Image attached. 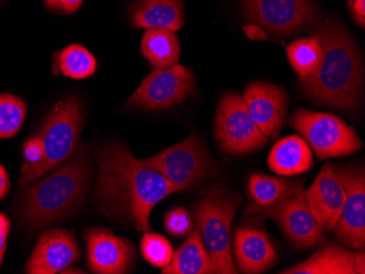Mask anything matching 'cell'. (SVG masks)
<instances>
[{
    "instance_id": "d4e9b609",
    "label": "cell",
    "mask_w": 365,
    "mask_h": 274,
    "mask_svg": "<svg viewBox=\"0 0 365 274\" xmlns=\"http://www.w3.org/2000/svg\"><path fill=\"white\" fill-rule=\"evenodd\" d=\"M287 56L300 81L315 75L323 61V50L317 38H301L287 47Z\"/></svg>"
},
{
    "instance_id": "f1b7e54d",
    "label": "cell",
    "mask_w": 365,
    "mask_h": 274,
    "mask_svg": "<svg viewBox=\"0 0 365 274\" xmlns=\"http://www.w3.org/2000/svg\"><path fill=\"white\" fill-rule=\"evenodd\" d=\"M24 155L26 159V164H36L40 162L44 155L42 141L38 137L29 139L24 146Z\"/></svg>"
},
{
    "instance_id": "8fae6325",
    "label": "cell",
    "mask_w": 365,
    "mask_h": 274,
    "mask_svg": "<svg viewBox=\"0 0 365 274\" xmlns=\"http://www.w3.org/2000/svg\"><path fill=\"white\" fill-rule=\"evenodd\" d=\"M344 189L346 201L333 232L344 246L360 251L365 246V175L359 167L334 165Z\"/></svg>"
},
{
    "instance_id": "cb8c5ba5",
    "label": "cell",
    "mask_w": 365,
    "mask_h": 274,
    "mask_svg": "<svg viewBox=\"0 0 365 274\" xmlns=\"http://www.w3.org/2000/svg\"><path fill=\"white\" fill-rule=\"evenodd\" d=\"M96 69V59L81 46L73 44L56 53L53 63V73L71 79L82 80L91 77Z\"/></svg>"
},
{
    "instance_id": "3957f363",
    "label": "cell",
    "mask_w": 365,
    "mask_h": 274,
    "mask_svg": "<svg viewBox=\"0 0 365 274\" xmlns=\"http://www.w3.org/2000/svg\"><path fill=\"white\" fill-rule=\"evenodd\" d=\"M89 179V153L82 146L67 164L24 192L22 222L26 228H40L75 214L85 202Z\"/></svg>"
},
{
    "instance_id": "4dcf8cb0",
    "label": "cell",
    "mask_w": 365,
    "mask_h": 274,
    "mask_svg": "<svg viewBox=\"0 0 365 274\" xmlns=\"http://www.w3.org/2000/svg\"><path fill=\"white\" fill-rule=\"evenodd\" d=\"M348 7L354 21L361 28L365 26V0H348Z\"/></svg>"
},
{
    "instance_id": "f546056e",
    "label": "cell",
    "mask_w": 365,
    "mask_h": 274,
    "mask_svg": "<svg viewBox=\"0 0 365 274\" xmlns=\"http://www.w3.org/2000/svg\"><path fill=\"white\" fill-rule=\"evenodd\" d=\"M83 0H45L49 10L58 14H75L81 7Z\"/></svg>"
},
{
    "instance_id": "44dd1931",
    "label": "cell",
    "mask_w": 365,
    "mask_h": 274,
    "mask_svg": "<svg viewBox=\"0 0 365 274\" xmlns=\"http://www.w3.org/2000/svg\"><path fill=\"white\" fill-rule=\"evenodd\" d=\"M301 184L288 181L278 177H270L262 174H253L248 181V190L252 202L246 214H259L262 210L274 206L286 198L294 195L302 188Z\"/></svg>"
},
{
    "instance_id": "484cf974",
    "label": "cell",
    "mask_w": 365,
    "mask_h": 274,
    "mask_svg": "<svg viewBox=\"0 0 365 274\" xmlns=\"http://www.w3.org/2000/svg\"><path fill=\"white\" fill-rule=\"evenodd\" d=\"M26 103L11 94L0 95V139H9L19 132L26 118Z\"/></svg>"
},
{
    "instance_id": "83f0119b",
    "label": "cell",
    "mask_w": 365,
    "mask_h": 274,
    "mask_svg": "<svg viewBox=\"0 0 365 274\" xmlns=\"http://www.w3.org/2000/svg\"><path fill=\"white\" fill-rule=\"evenodd\" d=\"M165 228L174 237H182L192 230V221L185 209L176 208L165 216Z\"/></svg>"
},
{
    "instance_id": "7402d4cb",
    "label": "cell",
    "mask_w": 365,
    "mask_h": 274,
    "mask_svg": "<svg viewBox=\"0 0 365 274\" xmlns=\"http://www.w3.org/2000/svg\"><path fill=\"white\" fill-rule=\"evenodd\" d=\"M163 274H212L210 259L202 243L198 226L173 253L169 265L162 269Z\"/></svg>"
},
{
    "instance_id": "ba28073f",
    "label": "cell",
    "mask_w": 365,
    "mask_h": 274,
    "mask_svg": "<svg viewBox=\"0 0 365 274\" xmlns=\"http://www.w3.org/2000/svg\"><path fill=\"white\" fill-rule=\"evenodd\" d=\"M215 136L223 151L232 154L254 152L267 143L239 93L223 95L215 112Z\"/></svg>"
},
{
    "instance_id": "7a4b0ae2",
    "label": "cell",
    "mask_w": 365,
    "mask_h": 274,
    "mask_svg": "<svg viewBox=\"0 0 365 274\" xmlns=\"http://www.w3.org/2000/svg\"><path fill=\"white\" fill-rule=\"evenodd\" d=\"M312 38L323 50V61L315 75L301 81L303 91L315 103L354 110L360 104L363 67L348 31L331 21L312 26Z\"/></svg>"
},
{
    "instance_id": "8992f818",
    "label": "cell",
    "mask_w": 365,
    "mask_h": 274,
    "mask_svg": "<svg viewBox=\"0 0 365 274\" xmlns=\"http://www.w3.org/2000/svg\"><path fill=\"white\" fill-rule=\"evenodd\" d=\"M291 126L307 139L319 159L354 154L363 147L354 129L333 114L300 108L293 114Z\"/></svg>"
},
{
    "instance_id": "e0dca14e",
    "label": "cell",
    "mask_w": 365,
    "mask_h": 274,
    "mask_svg": "<svg viewBox=\"0 0 365 274\" xmlns=\"http://www.w3.org/2000/svg\"><path fill=\"white\" fill-rule=\"evenodd\" d=\"M233 253L240 272L245 274L262 273L278 260L276 249L267 235L250 226L235 232Z\"/></svg>"
},
{
    "instance_id": "1f68e13d",
    "label": "cell",
    "mask_w": 365,
    "mask_h": 274,
    "mask_svg": "<svg viewBox=\"0 0 365 274\" xmlns=\"http://www.w3.org/2000/svg\"><path fill=\"white\" fill-rule=\"evenodd\" d=\"M10 232V221L5 214H0V265L7 249V238Z\"/></svg>"
},
{
    "instance_id": "4316f807",
    "label": "cell",
    "mask_w": 365,
    "mask_h": 274,
    "mask_svg": "<svg viewBox=\"0 0 365 274\" xmlns=\"http://www.w3.org/2000/svg\"><path fill=\"white\" fill-rule=\"evenodd\" d=\"M141 253L150 265L163 269L171 263L174 251L165 237L148 232L141 239Z\"/></svg>"
},
{
    "instance_id": "d6986e66",
    "label": "cell",
    "mask_w": 365,
    "mask_h": 274,
    "mask_svg": "<svg viewBox=\"0 0 365 274\" xmlns=\"http://www.w3.org/2000/svg\"><path fill=\"white\" fill-rule=\"evenodd\" d=\"M135 28L180 30L184 23L182 0H136L130 8Z\"/></svg>"
},
{
    "instance_id": "836d02e7",
    "label": "cell",
    "mask_w": 365,
    "mask_h": 274,
    "mask_svg": "<svg viewBox=\"0 0 365 274\" xmlns=\"http://www.w3.org/2000/svg\"><path fill=\"white\" fill-rule=\"evenodd\" d=\"M4 0H0V3H3Z\"/></svg>"
},
{
    "instance_id": "ffe728a7",
    "label": "cell",
    "mask_w": 365,
    "mask_h": 274,
    "mask_svg": "<svg viewBox=\"0 0 365 274\" xmlns=\"http://www.w3.org/2000/svg\"><path fill=\"white\" fill-rule=\"evenodd\" d=\"M268 164L272 171L281 176L305 173L313 167L311 149L300 137H287L274 144Z\"/></svg>"
},
{
    "instance_id": "2e32d148",
    "label": "cell",
    "mask_w": 365,
    "mask_h": 274,
    "mask_svg": "<svg viewBox=\"0 0 365 274\" xmlns=\"http://www.w3.org/2000/svg\"><path fill=\"white\" fill-rule=\"evenodd\" d=\"M244 102L250 115L264 136H276L287 115L288 98L278 85L252 83L244 90Z\"/></svg>"
},
{
    "instance_id": "d6a6232c",
    "label": "cell",
    "mask_w": 365,
    "mask_h": 274,
    "mask_svg": "<svg viewBox=\"0 0 365 274\" xmlns=\"http://www.w3.org/2000/svg\"><path fill=\"white\" fill-rule=\"evenodd\" d=\"M9 188V177H8L7 172H6L5 167L0 164V200L7 195Z\"/></svg>"
},
{
    "instance_id": "30bf717a",
    "label": "cell",
    "mask_w": 365,
    "mask_h": 274,
    "mask_svg": "<svg viewBox=\"0 0 365 274\" xmlns=\"http://www.w3.org/2000/svg\"><path fill=\"white\" fill-rule=\"evenodd\" d=\"M194 88L192 70L175 63L148 75L125 106L145 110H169L185 101Z\"/></svg>"
},
{
    "instance_id": "9c48e42d",
    "label": "cell",
    "mask_w": 365,
    "mask_h": 274,
    "mask_svg": "<svg viewBox=\"0 0 365 274\" xmlns=\"http://www.w3.org/2000/svg\"><path fill=\"white\" fill-rule=\"evenodd\" d=\"M143 162L162 174L178 191L202 183L212 169L206 149L194 134Z\"/></svg>"
},
{
    "instance_id": "6da1fadb",
    "label": "cell",
    "mask_w": 365,
    "mask_h": 274,
    "mask_svg": "<svg viewBox=\"0 0 365 274\" xmlns=\"http://www.w3.org/2000/svg\"><path fill=\"white\" fill-rule=\"evenodd\" d=\"M96 163V195L100 208L106 214L129 221L140 232H150L153 209L178 192V188L122 144L100 149Z\"/></svg>"
},
{
    "instance_id": "52a82bcc",
    "label": "cell",
    "mask_w": 365,
    "mask_h": 274,
    "mask_svg": "<svg viewBox=\"0 0 365 274\" xmlns=\"http://www.w3.org/2000/svg\"><path fill=\"white\" fill-rule=\"evenodd\" d=\"M248 21L274 36L300 33L319 22L321 12L312 0H242Z\"/></svg>"
},
{
    "instance_id": "4fadbf2b",
    "label": "cell",
    "mask_w": 365,
    "mask_h": 274,
    "mask_svg": "<svg viewBox=\"0 0 365 274\" xmlns=\"http://www.w3.org/2000/svg\"><path fill=\"white\" fill-rule=\"evenodd\" d=\"M81 251L68 231L53 228L41 235L26 265L29 274H55L77 263Z\"/></svg>"
},
{
    "instance_id": "603a6c76",
    "label": "cell",
    "mask_w": 365,
    "mask_h": 274,
    "mask_svg": "<svg viewBox=\"0 0 365 274\" xmlns=\"http://www.w3.org/2000/svg\"><path fill=\"white\" fill-rule=\"evenodd\" d=\"M141 53L158 69L169 68L180 60V40L174 31L150 28L143 34Z\"/></svg>"
},
{
    "instance_id": "9a60e30c",
    "label": "cell",
    "mask_w": 365,
    "mask_h": 274,
    "mask_svg": "<svg viewBox=\"0 0 365 274\" xmlns=\"http://www.w3.org/2000/svg\"><path fill=\"white\" fill-rule=\"evenodd\" d=\"M305 196L315 220L331 232L346 201V189L334 165H324Z\"/></svg>"
},
{
    "instance_id": "7c38bea8",
    "label": "cell",
    "mask_w": 365,
    "mask_h": 274,
    "mask_svg": "<svg viewBox=\"0 0 365 274\" xmlns=\"http://www.w3.org/2000/svg\"><path fill=\"white\" fill-rule=\"evenodd\" d=\"M274 218L297 248H312L323 244L324 228L312 214L304 188L270 208L259 212Z\"/></svg>"
},
{
    "instance_id": "5bb4252c",
    "label": "cell",
    "mask_w": 365,
    "mask_h": 274,
    "mask_svg": "<svg viewBox=\"0 0 365 274\" xmlns=\"http://www.w3.org/2000/svg\"><path fill=\"white\" fill-rule=\"evenodd\" d=\"M88 263L98 274L127 273L134 263L135 251L126 239L103 228H91L86 233Z\"/></svg>"
},
{
    "instance_id": "277c9868",
    "label": "cell",
    "mask_w": 365,
    "mask_h": 274,
    "mask_svg": "<svg viewBox=\"0 0 365 274\" xmlns=\"http://www.w3.org/2000/svg\"><path fill=\"white\" fill-rule=\"evenodd\" d=\"M82 124L83 108L77 96H71L57 103L45 118L38 134L44 155L36 164L26 163L24 165L20 175V185L32 183L71 159L79 146Z\"/></svg>"
},
{
    "instance_id": "ac0fdd59",
    "label": "cell",
    "mask_w": 365,
    "mask_h": 274,
    "mask_svg": "<svg viewBox=\"0 0 365 274\" xmlns=\"http://www.w3.org/2000/svg\"><path fill=\"white\" fill-rule=\"evenodd\" d=\"M284 274H364L365 257L340 245L321 247L304 263L280 272Z\"/></svg>"
},
{
    "instance_id": "5b68a950",
    "label": "cell",
    "mask_w": 365,
    "mask_h": 274,
    "mask_svg": "<svg viewBox=\"0 0 365 274\" xmlns=\"http://www.w3.org/2000/svg\"><path fill=\"white\" fill-rule=\"evenodd\" d=\"M241 204L239 195L215 186L197 206V226L210 259L212 274L237 273L232 259L230 233Z\"/></svg>"
}]
</instances>
